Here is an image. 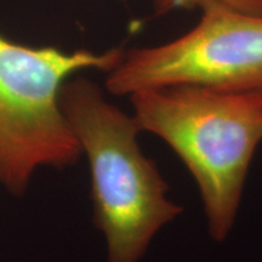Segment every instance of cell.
<instances>
[{"label":"cell","instance_id":"cell-5","mask_svg":"<svg viewBox=\"0 0 262 262\" xmlns=\"http://www.w3.org/2000/svg\"><path fill=\"white\" fill-rule=\"evenodd\" d=\"M150 3L156 11L162 15L181 9H199L204 11L221 8L262 16V0H150Z\"/></svg>","mask_w":262,"mask_h":262},{"label":"cell","instance_id":"cell-1","mask_svg":"<svg viewBox=\"0 0 262 262\" xmlns=\"http://www.w3.org/2000/svg\"><path fill=\"white\" fill-rule=\"evenodd\" d=\"M129 97L140 131L160 137L187 166L201 192L209 234L224 242L262 141V93L181 85Z\"/></svg>","mask_w":262,"mask_h":262},{"label":"cell","instance_id":"cell-3","mask_svg":"<svg viewBox=\"0 0 262 262\" xmlns=\"http://www.w3.org/2000/svg\"><path fill=\"white\" fill-rule=\"evenodd\" d=\"M122 49L32 48L0 34V186L24 194L41 166H73L81 147L62 111L61 88L83 70L110 72Z\"/></svg>","mask_w":262,"mask_h":262},{"label":"cell","instance_id":"cell-4","mask_svg":"<svg viewBox=\"0 0 262 262\" xmlns=\"http://www.w3.org/2000/svg\"><path fill=\"white\" fill-rule=\"evenodd\" d=\"M181 37L133 49L108 72L116 96L168 86L262 93V16L212 8Z\"/></svg>","mask_w":262,"mask_h":262},{"label":"cell","instance_id":"cell-2","mask_svg":"<svg viewBox=\"0 0 262 262\" xmlns=\"http://www.w3.org/2000/svg\"><path fill=\"white\" fill-rule=\"evenodd\" d=\"M60 103L89 160L94 224L106 239V262H139L183 208L168 198V183L141 150L134 117L96 84L73 75L62 85Z\"/></svg>","mask_w":262,"mask_h":262}]
</instances>
